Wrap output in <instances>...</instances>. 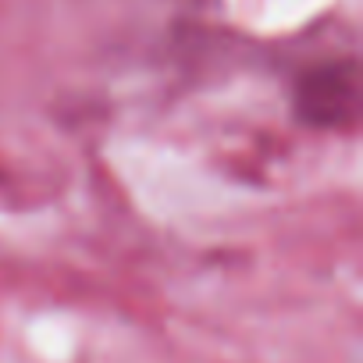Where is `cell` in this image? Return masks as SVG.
I'll use <instances>...</instances> for the list:
<instances>
[{"label":"cell","mask_w":363,"mask_h":363,"mask_svg":"<svg viewBox=\"0 0 363 363\" xmlns=\"http://www.w3.org/2000/svg\"><path fill=\"white\" fill-rule=\"evenodd\" d=\"M299 114L313 125H349L356 114V75L349 65H328L320 72L303 75L299 82Z\"/></svg>","instance_id":"obj_1"}]
</instances>
